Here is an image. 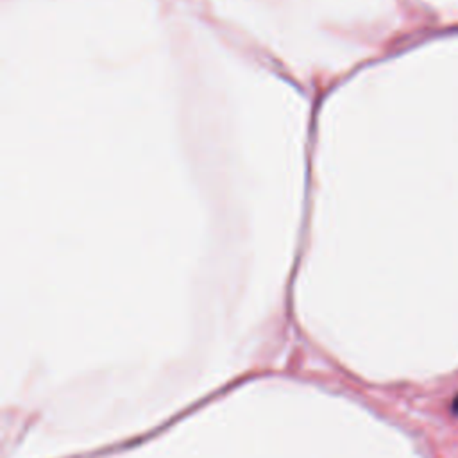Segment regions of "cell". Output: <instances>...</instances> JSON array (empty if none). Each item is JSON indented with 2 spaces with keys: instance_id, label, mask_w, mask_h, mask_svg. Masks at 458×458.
Returning <instances> with one entry per match:
<instances>
[{
  "instance_id": "1",
  "label": "cell",
  "mask_w": 458,
  "mask_h": 458,
  "mask_svg": "<svg viewBox=\"0 0 458 458\" xmlns=\"http://www.w3.org/2000/svg\"><path fill=\"white\" fill-rule=\"evenodd\" d=\"M451 411L454 413V417H458V395L453 399V403H451Z\"/></svg>"
}]
</instances>
